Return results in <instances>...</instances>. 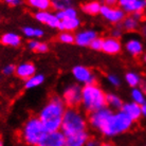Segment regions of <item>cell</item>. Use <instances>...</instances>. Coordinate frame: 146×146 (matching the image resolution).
<instances>
[{"label": "cell", "instance_id": "836d02e7", "mask_svg": "<svg viewBox=\"0 0 146 146\" xmlns=\"http://www.w3.org/2000/svg\"><path fill=\"white\" fill-rule=\"evenodd\" d=\"M48 51H49V46H48V44H46V42H41V41H40L39 44H38V47H37V49H36L37 53L44 54V53H47Z\"/></svg>", "mask_w": 146, "mask_h": 146}, {"label": "cell", "instance_id": "3957f363", "mask_svg": "<svg viewBox=\"0 0 146 146\" xmlns=\"http://www.w3.org/2000/svg\"><path fill=\"white\" fill-rule=\"evenodd\" d=\"M82 105L90 113L106 107V93L96 84L82 88Z\"/></svg>", "mask_w": 146, "mask_h": 146}, {"label": "cell", "instance_id": "ab89813d", "mask_svg": "<svg viewBox=\"0 0 146 146\" xmlns=\"http://www.w3.org/2000/svg\"><path fill=\"white\" fill-rule=\"evenodd\" d=\"M140 89L142 90L143 93H146V83L145 82H141V84H140Z\"/></svg>", "mask_w": 146, "mask_h": 146}, {"label": "cell", "instance_id": "ac0fdd59", "mask_svg": "<svg viewBox=\"0 0 146 146\" xmlns=\"http://www.w3.org/2000/svg\"><path fill=\"white\" fill-rule=\"evenodd\" d=\"M80 20L78 17L72 19H66V20H62L59 22L58 30H60L62 32H71L75 31L80 28Z\"/></svg>", "mask_w": 146, "mask_h": 146}, {"label": "cell", "instance_id": "d6986e66", "mask_svg": "<svg viewBox=\"0 0 146 146\" xmlns=\"http://www.w3.org/2000/svg\"><path fill=\"white\" fill-rule=\"evenodd\" d=\"M126 50H127L128 53H130L133 56H137V55H140L143 51V46L141 44V41L135 38H132V39H129L126 42Z\"/></svg>", "mask_w": 146, "mask_h": 146}, {"label": "cell", "instance_id": "f546056e", "mask_svg": "<svg viewBox=\"0 0 146 146\" xmlns=\"http://www.w3.org/2000/svg\"><path fill=\"white\" fill-rule=\"evenodd\" d=\"M58 40L62 44H70L75 42V35L71 32H60L58 35Z\"/></svg>", "mask_w": 146, "mask_h": 146}, {"label": "cell", "instance_id": "603a6c76", "mask_svg": "<svg viewBox=\"0 0 146 146\" xmlns=\"http://www.w3.org/2000/svg\"><path fill=\"white\" fill-rule=\"evenodd\" d=\"M22 32L25 34V36H27L28 38H41L44 34V30L36 28V27H30V26L22 28Z\"/></svg>", "mask_w": 146, "mask_h": 146}, {"label": "cell", "instance_id": "8d00e7d4", "mask_svg": "<svg viewBox=\"0 0 146 146\" xmlns=\"http://www.w3.org/2000/svg\"><path fill=\"white\" fill-rule=\"evenodd\" d=\"M111 35L112 36L111 37H113V38H115V39H119V37L122 35V32H121V30L120 29H114L112 31V33H111Z\"/></svg>", "mask_w": 146, "mask_h": 146}, {"label": "cell", "instance_id": "8992f818", "mask_svg": "<svg viewBox=\"0 0 146 146\" xmlns=\"http://www.w3.org/2000/svg\"><path fill=\"white\" fill-rule=\"evenodd\" d=\"M62 101L69 108H75L82 103V87L77 84L69 85L64 90Z\"/></svg>", "mask_w": 146, "mask_h": 146}, {"label": "cell", "instance_id": "1f68e13d", "mask_svg": "<svg viewBox=\"0 0 146 146\" xmlns=\"http://www.w3.org/2000/svg\"><path fill=\"white\" fill-rule=\"evenodd\" d=\"M16 72V66L13 65V64H10V65H7L5 67H3L2 69V73L5 76H10V75H13Z\"/></svg>", "mask_w": 146, "mask_h": 146}, {"label": "cell", "instance_id": "7c38bea8", "mask_svg": "<svg viewBox=\"0 0 146 146\" xmlns=\"http://www.w3.org/2000/svg\"><path fill=\"white\" fill-rule=\"evenodd\" d=\"M98 38V34L94 30H83L75 34V44L80 47H89L94 39Z\"/></svg>", "mask_w": 146, "mask_h": 146}, {"label": "cell", "instance_id": "e575fe53", "mask_svg": "<svg viewBox=\"0 0 146 146\" xmlns=\"http://www.w3.org/2000/svg\"><path fill=\"white\" fill-rule=\"evenodd\" d=\"M39 42H40V41H38V40H36V39L29 40V42H28V48H29L31 51L36 52V49H37V47H38Z\"/></svg>", "mask_w": 146, "mask_h": 146}, {"label": "cell", "instance_id": "4fadbf2b", "mask_svg": "<svg viewBox=\"0 0 146 146\" xmlns=\"http://www.w3.org/2000/svg\"><path fill=\"white\" fill-rule=\"evenodd\" d=\"M15 74L21 78L23 80H29L30 77H32L33 75L36 74V67L33 62H25L19 64L18 66L16 67V72Z\"/></svg>", "mask_w": 146, "mask_h": 146}, {"label": "cell", "instance_id": "4316f807", "mask_svg": "<svg viewBox=\"0 0 146 146\" xmlns=\"http://www.w3.org/2000/svg\"><path fill=\"white\" fill-rule=\"evenodd\" d=\"M51 2L52 7L56 11V13L64 11V10H66V9L73 5V2L70 1V0H54V1H51Z\"/></svg>", "mask_w": 146, "mask_h": 146}, {"label": "cell", "instance_id": "44dd1931", "mask_svg": "<svg viewBox=\"0 0 146 146\" xmlns=\"http://www.w3.org/2000/svg\"><path fill=\"white\" fill-rule=\"evenodd\" d=\"M28 4L37 12L49 11V9L52 7V2L50 0H29Z\"/></svg>", "mask_w": 146, "mask_h": 146}, {"label": "cell", "instance_id": "9a60e30c", "mask_svg": "<svg viewBox=\"0 0 146 146\" xmlns=\"http://www.w3.org/2000/svg\"><path fill=\"white\" fill-rule=\"evenodd\" d=\"M122 111L124 113H126L128 117L132 120V122L139 120L141 115H142V111H141V105L135 104L133 102L126 103L122 107Z\"/></svg>", "mask_w": 146, "mask_h": 146}, {"label": "cell", "instance_id": "83f0119b", "mask_svg": "<svg viewBox=\"0 0 146 146\" xmlns=\"http://www.w3.org/2000/svg\"><path fill=\"white\" fill-rule=\"evenodd\" d=\"M125 80L127 82V84L132 88H137L141 84V78L135 72H128L125 75Z\"/></svg>", "mask_w": 146, "mask_h": 146}, {"label": "cell", "instance_id": "5b68a950", "mask_svg": "<svg viewBox=\"0 0 146 146\" xmlns=\"http://www.w3.org/2000/svg\"><path fill=\"white\" fill-rule=\"evenodd\" d=\"M46 133L47 131L44 129V124L39 120V117H30L25 123L21 131V137L22 140L28 145L37 146Z\"/></svg>", "mask_w": 146, "mask_h": 146}, {"label": "cell", "instance_id": "d4e9b609", "mask_svg": "<svg viewBox=\"0 0 146 146\" xmlns=\"http://www.w3.org/2000/svg\"><path fill=\"white\" fill-rule=\"evenodd\" d=\"M57 18L62 21V20H66V19H72L77 17V10L74 7H70L64 11L57 12L56 13Z\"/></svg>", "mask_w": 146, "mask_h": 146}, {"label": "cell", "instance_id": "60d3db41", "mask_svg": "<svg viewBox=\"0 0 146 146\" xmlns=\"http://www.w3.org/2000/svg\"><path fill=\"white\" fill-rule=\"evenodd\" d=\"M117 1H114V0H107L105 4L109 5V7H115L114 4H117Z\"/></svg>", "mask_w": 146, "mask_h": 146}, {"label": "cell", "instance_id": "f1b7e54d", "mask_svg": "<svg viewBox=\"0 0 146 146\" xmlns=\"http://www.w3.org/2000/svg\"><path fill=\"white\" fill-rule=\"evenodd\" d=\"M131 99H132V102L135 103V104H139V105H142V104H144L146 102L145 98H144V93H143L142 90L139 89V88H132Z\"/></svg>", "mask_w": 146, "mask_h": 146}, {"label": "cell", "instance_id": "ee69618b", "mask_svg": "<svg viewBox=\"0 0 146 146\" xmlns=\"http://www.w3.org/2000/svg\"><path fill=\"white\" fill-rule=\"evenodd\" d=\"M144 60H145V62H146V55H145V57H144Z\"/></svg>", "mask_w": 146, "mask_h": 146}, {"label": "cell", "instance_id": "30bf717a", "mask_svg": "<svg viewBox=\"0 0 146 146\" xmlns=\"http://www.w3.org/2000/svg\"><path fill=\"white\" fill-rule=\"evenodd\" d=\"M34 18L40 23L53 29H58L59 22H60V20L56 16V13H53L51 11L36 12L34 14Z\"/></svg>", "mask_w": 146, "mask_h": 146}, {"label": "cell", "instance_id": "d590c367", "mask_svg": "<svg viewBox=\"0 0 146 146\" xmlns=\"http://www.w3.org/2000/svg\"><path fill=\"white\" fill-rule=\"evenodd\" d=\"M5 3H7V5H10V7H16V5H18V4L21 3V1H20V0H7Z\"/></svg>", "mask_w": 146, "mask_h": 146}, {"label": "cell", "instance_id": "7a4b0ae2", "mask_svg": "<svg viewBox=\"0 0 146 146\" xmlns=\"http://www.w3.org/2000/svg\"><path fill=\"white\" fill-rule=\"evenodd\" d=\"M66 109V105L62 99L58 96H53L49 100V102L40 110L38 117L44 124L46 131L53 132L60 130Z\"/></svg>", "mask_w": 146, "mask_h": 146}, {"label": "cell", "instance_id": "ffe728a7", "mask_svg": "<svg viewBox=\"0 0 146 146\" xmlns=\"http://www.w3.org/2000/svg\"><path fill=\"white\" fill-rule=\"evenodd\" d=\"M103 4L99 1H89L82 5V11L88 15H98L101 12V7Z\"/></svg>", "mask_w": 146, "mask_h": 146}, {"label": "cell", "instance_id": "2e32d148", "mask_svg": "<svg viewBox=\"0 0 146 146\" xmlns=\"http://www.w3.org/2000/svg\"><path fill=\"white\" fill-rule=\"evenodd\" d=\"M89 140V135L87 131L76 133V135L66 137L65 146H86V143Z\"/></svg>", "mask_w": 146, "mask_h": 146}, {"label": "cell", "instance_id": "7bdbcfd3", "mask_svg": "<svg viewBox=\"0 0 146 146\" xmlns=\"http://www.w3.org/2000/svg\"><path fill=\"white\" fill-rule=\"evenodd\" d=\"M0 146H4V144H3V142L0 140Z\"/></svg>", "mask_w": 146, "mask_h": 146}, {"label": "cell", "instance_id": "cb8c5ba5", "mask_svg": "<svg viewBox=\"0 0 146 146\" xmlns=\"http://www.w3.org/2000/svg\"><path fill=\"white\" fill-rule=\"evenodd\" d=\"M106 104L110 106L112 109H122L123 107V102L120 99V96H117L114 93H107L106 94Z\"/></svg>", "mask_w": 146, "mask_h": 146}, {"label": "cell", "instance_id": "74e56055", "mask_svg": "<svg viewBox=\"0 0 146 146\" xmlns=\"http://www.w3.org/2000/svg\"><path fill=\"white\" fill-rule=\"evenodd\" d=\"M100 145H101V144L94 139H89L88 142L86 143V146H100Z\"/></svg>", "mask_w": 146, "mask_h": 146}, {"label": "cell", "instance_id": "7402d4cb", "mask_svg": "<svg viewBox=\"0 0 146 146\" xmlns=\"http://www.w3.org/2000/svg\"><path fill=\"white\" fill-rule=\"evenodd\" d=\"M44 82V75L40 74V73H36L35 75L32 77H30L29 80H27L25 82V88L26 89H33L36 88L40 85H42Z\"/></svg>", "mask_w": 146, "mask_h": 146}, {"label": "cell", "instance_id": "ba28073f", "mask_svg": "<svg viewBox=\"0 0 146 146\" xmlns=\"http://www.w3.org/2000/svg\"><path fill=\"white\" fill-rule=\"evenodd\" d=\"M72 74L74 78L80 83L86 85H93L95 84V76L92 73V71L89 68L82 65H77L72 69Z\"/></svg>", "mask_w": 146, "mask_h": 146}, {"label": "cell", "instance_id": "5bb4252c", "mask_svg": "<svg viewBox=\"0 0 146 146\" xmlns=\"http://www.w3.org/2000/svg\"><path fill=\"white\" fill-rule=\"evenodd\" d=\"M121 49H122V44H121L119 39H115L113 37H107V38H104V40H103L102 51L105 52L106 54H117L121 51Z\"/></svg>", "mask_w": 146, "mask_h": 146}, {"label": "cell", "instance_id": "b9f144b4", "mask_svg": "<svg viewBox=\"0 0 146 146\" xmlns=\"http://www.w3.org/2000/svg\"><path fill=\"white\" fill-rule=\"evenodd\" d=\"M100 146H113L111 143H103V144H101Z\"/></svg>", "mask_w": 146, "mask_h": 146}, {"label": "cell", "instance_id": "484cf974", "mask_svg": "<svg viewBox=\"0 0 146 146\" xmlns=\"http://www.w3.org/2000/svg\"><path fill=\"white\" fill-rule=\"evenodd\" d=\"M122 26L124 28L126 31H135L138 26H139V20H137V19L133 17V16H128L126 18L123 20L122 22Z\"/></svg>", "mask_w": 146, "mask_h": 146}, {"label": "cell", "instance_id": "9c48e42d", "mask_svg": "<svg viewBox=\"0 0 146 146\" xmlns=\"http://www.w3.org/2000/svg\"><path fill=\"white\" fill-rule=\"evenodd\" d=\"M66 137L60 130L47 132L37 146H65Z\"/></svg>", "mask_w": 146, "mask_h": 146}, {"label": "cell", "instance_id": "f35d334b", "mask_svg": "<svg viewBox=\"0 0 146 146\" xmlns=\"http://www.w3.org/2000/svg\"><path fill=\"white\" fill-rule=\"evenodd\" d=\"M141 111H142V115L146 117V102L141 105Z\"/></svg>", "mask_w": 146, "mask_h": 146}, {"label": "cell", "instance_id": "6da1fadb", "mask_svg": "<svg viewBox=\"0 0 146 146\" xmlns=\"http://www.w3.org/2000/svg\"><path fill=\"white\" fill-rule=\"evenodd\" d=\"M89 123L106 137H114L128 131L132 126V120L122 110L113 112L105 107L103 109L90 113Z\"/></svg>", "mask_w": 146, "mask_h": 146}, {"label": "cell", "instance_id": "52a82bcc", "mask_svg": "<svg viewBox=\"0 0 146 146\" xmlns=\"http://www.w3.org/2000/svg\"><path fill=\"white\" fill-rule=\"evenodd\" d=\"M100 14L107 21L112 22V23L123 22V20L126 18V13L120 7H109L107 4H103Z\"/></svg>", "mask_w": 146, "mask_h": 146}, {"label": "cell", "instance_id": "4dcf8cb0", "mask_svg": "<svg viewBox=\"0 0 146 146\" xmlns=\"http://www.w3.org/2000/svg\"><path fill=\"white\" fill-rule=\"evenodd\" d=\"M103 40H104V38H100V37H98L96 39H94L93 41H92L91 44H90L89 47L91 48L92 50H94V51H102Z\"/></svg>", "mask_w": 146, "mask_h": 146}, {"label": "cell", "instance_id": "d6a6232c", "mask_svg": "<svg viewBox=\"0 0 146 146\" xmlns=\"http://www.w3.org/2000/svg\"><path fill=\"white\" fill-rule=\"evenodd\" d=\"M107 80L109 82L110 85H112L114 87H117L121 84L120 77L117 76V75H115V74H108L107 75Z\"/></svg>", "mask_w": 146, "mask_h": 146}, {"label": "cell", "instance_id": "8fae6325", "mask_svg": "<svg viewBox=\"0 0 146 146\" xmlns=\"http://www.w3.org/2000/svg\"><path fill=\"white\" fill-rule=\"evenodd\" d=\"M117 4L125 13H139L146 7V0H120Z\"/></svg>", "mask_w": 146, "mask_h": 146}, {"label": "cell", "instance_id": "277c9868", "mask_svg": "<svg viewBox=\"0 0 146 146\" xmlns=\"http://www.w3.org/2000/svg\"><path fill=\"white\" fill-rule=\"evenodd\" d=\"M87 122L83 113L76 108H67L64 114L60 131L65 137L86 131Z\"/></svg>", "mask_w": 146, "mask_h": 146}, {"label": "cell", "instance_id": "e0dca14e", "mask_svg": "<svg viewBox=\"0 0 146 146\" xmlns=\"http://www.w3.org/2000/svg\"><path fill=\"white\" fill-rule=\"evenodd\" d=\"M0 42L7 47H18L21 44L20 35L14 32H7L0 36Z\"/></svg>", "mask_w": 146, "mask_h": 146}]
</instances>
